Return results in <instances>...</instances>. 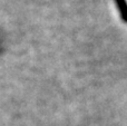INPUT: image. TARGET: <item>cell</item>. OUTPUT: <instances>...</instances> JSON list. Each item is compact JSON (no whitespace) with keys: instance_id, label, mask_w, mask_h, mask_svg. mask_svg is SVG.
<instances>
[{"instance_id":"6da1fadb","label":"cell","mask_w":127,"mask_h":126,"mask_svg":"<svg viewBox=\"0 0 127 126\" xmlns=\"http://www.w3.org/2000/svg\"><path fill=\"white\" fill-rule=\"evenodd\" d=\"M115 2L117 4L122 20L127 24V1L126 0H115Z\"/></svg>"}]
</instances>
